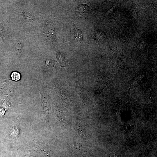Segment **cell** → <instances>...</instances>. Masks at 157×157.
<instances>
[{
	"instance_id": "cell-1",
	"label": "cell",
	"mask_w": 157,
	"mask_h": 157,
	"mask_svg": "<svg viewBox=\"0 0 157 157\" xmlns=\"http://www.w3.org/2000/svg\"><path fill=\"white\" fill-rule=\"evenodd\" d=\"M15 47L16 51L18 53H21L24 50V44L22 39H17L16 42Z\"/></svg>"
},
{
	"instance_id": "cell-3",
	"label": "cell",
	"mask_w": 157,
	"mask_h": 157,
	"mask_svg": "<svg viewBox=\"0 0 157 157\" xmlns=\"http://www.w3.org/2000/svg\"><path fill=\"white\" fill-rule=\"evenodd\" d=\"M24 17L25 19L28 21H33L35 20L34 17L30 13L26 11L24 13Z\"/></svg>"
},
{
	"instance_id": "cell-2",
	"label": "cell",
	"mask_w": 157,
	"mask_h": 157,
	"mask_svg": "<svg viewBox=\"0 0 157 157\" xmlns=\"http://www.w3.org/2000/svg\"><path fill=\"white\" fill-rule=\"evenodd\" d=\"M21 77L20 74L17 72H13L10 76V79L13 81H18L19 80Z\"/></svg>"
}]
</instances>
